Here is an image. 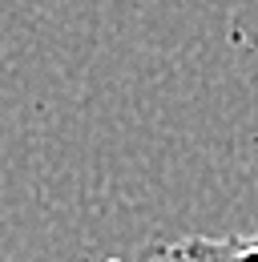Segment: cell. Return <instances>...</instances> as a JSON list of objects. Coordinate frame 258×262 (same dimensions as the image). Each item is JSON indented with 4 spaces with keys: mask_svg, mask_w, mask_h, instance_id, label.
Masks as SVG:
<instances>
[{
    "mask_svg": "<svg viewBox=\"0 0 258 262\" xmlns=\"http://www.w3.org/2000/svg\"><path fill=\"white\" fill-rule=\"evenodd\" d=\"M133 262H193V254L186 246V238H182V242H158V246L141 250Z\"/></svg>",
    "mask_w": 258,
    "mask_h": 262,
    "instance_id": "obj_2",
    "label": "cell"
},
{
    "mask_svg": "<svg viewBox=\"0 0 258 262\" xmlns=\"http://www.w3.org/2000/svg\"><path fill=\"white\" fill-rule=\"evenodd\" d=\"M193 262H258V234L246 238H186Z\"/></svg>",
    "mask_w": 258,
    "mask_h": 262,
    "instance_id": "obj_1",
    "label": "cell"
}]
</instances>
